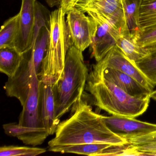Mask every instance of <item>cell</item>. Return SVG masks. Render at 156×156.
Instances as JSON below:
<instances>
[{
	"label": "cell",
	"instance_id": "cell-21",
	"mask_svg": "<svg viewBox=\"0 0 156 156\" xmlns=\"http://www.w3.org/2000/svg\"><path fill=\"white\" fill-rule=\"evenodd\" d=\"M142 0H122L128 29L136 35L141 29L139 24L140 11Z\"/></svg>",
	"mask_w": 156,
	"mask_h": 156
},
{
	"label": "cell",
	"instance_id": "cell-25",
	"mask_svg": "<svg viewBox=\"0 0 156 156\" xmlns=\"http://www.w3.org/2000/svg\"><path fill=\"white\" fill-rule=\"evenodd\" d=\"M45 149L35 147L4 146L0 148L1 156H36L46 152Z\"/></svg>",
	"mask_w": 156,
	"mask_h": 156
},
{
	"label": "cell",
	"instance_id": "cell-18",
	"mask_svg": "<svg viewBox=\"0 0 156 156\" xmlns=\"http://www.w3.org/2000/svg\"><path fill=\"white\" fill-rule=\"evenodd\" d=\"M50 37V27L44 26L40 30L30 49L31 58L35 73L39 76L44 57L47 52Z\"/></svg>",
	"mask_w": 156,
	"mask_h": 156
},
{
	"label": "cell",
	"instance_id": "cell-24",
	"mask_svg": "<svg viewBox=\"0 0 156 156\" xmlns=\"http://www.w3.org/2000/svg\"><path fill=\"white\" fill-rule=\"evenodd\" d=\"M141 30L156 25V0H142L140 11Z\"/></svg>",
	"mask_w": 156,
	"mask_h": 156
},
{
	"label": "cell",
	"instance_id": "cell-13",
	"mask_svg": "<svg viewBox=\"0 0 156 156\" xmlns=\"http://www.w3.org/2000/svg\"><path fill=\"white\" fill-rule=\"evenodd\" d=\"M92 70L134 97L146 98L150 97L152 92L130 76L117 69L99 67L94 65Z\"/></svg>",
	"mask_w": 156,
	"mask_h": 156
},
{
	"label": "cell",
	"instance_id": "cell-12",
	"mask_svg": "<svg viewBox=\"0 0 156 156\" xmlns=\"http://www.w3.org/2000/svg\"><path fill=\"white\" fill-rule=\"evenodd\" d=\"M37 0H22L19 12V29L14 47L23 54L30 50L32 45Z\"/></svg>",
	"mask_w": 156,
	"mask_h": 156
},
{
	"label": "cell",
	"instance_id": "cell-14",
	"mask_svg": "<svg viewBox=\"0 0 156 156\" xmlns=\"http://www.w3.org/2000/svg\"><path fill=\"white\" fill-rule=\"evenodd\" d=\"M102 117L109 129L123 138L144 135L156 130V124L137 120L135 118L115 115Z\"/></svg>",
	"mask_w": 156,
	"mask_h": 156
},
{
	"label": "cell",
	"instance_id": "cell-15",
	"mask_svg": "<svg viewBox=\"0 0 156 156\" xmlns=\"http://www.w3.org/2000/svg\"><path fill=\"white\" fill-rule=\"evenodd\" d=\"M41 119L49 136L55 133L59 123L55 119V101L53 84L41 82Z\"/></svg>",
	"mask_w": 156,
	"mask_h": 156
},
{
	"label": "cell",
	"instance_id": "cell-17",
	"mask_svg": "<svg viewBox=\"0 0 156 156\" xmlns=\"http://www.w3.org/2000/svg\"><path fill=\"white\" fill-rule=\"evenodd\" d=\"M116 45L134 63L143 58L147 53V49L138 44L135 35L131 34L129 30L120 34L117 40Z\"/></svg>",
	"mask_w": 156,
	"mask_h": 156
},
{
	"label": "cell",
	"instance_id": "cell-20",
	"mask_svg": "<svg viewBox=\"0 0 156 156\" xmlns=\"http://www.w3.org/2000/svg\"><path fill=\"white\" fill-rule=\"evenodd\" d=\"M111 145H112L105 143L65 145L50 147L49 151L62 153H75L90 156H98L102 151Z\"/></svg>",
	"mask_w": 156,
	"mask_h": 156
},
{
	"label": "cell",
	"instance_id": "cell-9",
	"mask_svg": "<svg viewBox=\"0 0 156 156\" xmlns=\"http://www.w3.org/2000/svg\"><path fill=\"white\" fill-rule=\"evenodd\" d=\"M76 8L85 13L93 12L109 21L120 34L128 30L122 0H87L79 2Z\"/></svg>",
	"mask_w": 156,
	"mask_h": 156
},
{
	"label": "cell",
	"instance_id": "cell-4",
	"mask_svg": "<svg viewBox=\"0 0 156 156\" xmlns=\"http://www.w3.org/2000/svg\"><path fill=\"white\" fill-rule=\"evenodd\" d=\"M72 45L65 15L59 7L51 13L48 49L38 76L41 82L52 84L57 82L62 73L67 52Z\"/></svg>",
	"mask_w": 156,
	"mask_h": 156
},
{
	"label": "cell",
	"instance_id": "cell-28",
	"mask_svg": "<svg viewBox=\"0 0 156 156\" xmlns=\"http://www.w3.org/2000/svg\"><path fill=\"white\" fill-rule=\"evenodd\" d=\"M61 1V0H46V3L51 8L60 5Z\"/></svg>",
	"mask_w": 156,
	"mask_h": 156
},
{
	"label": "cell",
	"instance_id": "cell-22",
	"mask_svg": "<svg viewBox=\"0 0 156 156\" xmlns=\"http://www.w3.org/2000/svg\"><path fill=\"white\" fill-rule=\"evenodd\" d=\"M19 13L4 22L0 30V48L15 47L19 29Z\"/></svg>",
	"mask_w": 156,
	"mask_h": 156
},
{
	"label": "cell",
	"instance_id": "cell-16",
	"mask_svg": "<svg viewBox=\"0 0 156 156\" xmlns=\"http://www.w3.org/2000/svg\"><path fill=\"white\" fill-rule=\"evenodd\" d=\"M3 128L7 135L17 137L24 144L34 147L42 144L49 136L48 132H42L25 127L18 123L4 124Z\"/></svg>",
	"mask_w": 156,
	"mask_h": 156
},
{
	"label": "cell",
	"instance_id": "cell-1",
	"mask_svg": "<svg viewBox=\"0 0 156 156\" xmlns=\"http://www.w3.org/2000/svg\"><path fill=\"white\" fill-rule=\"evenodd\" d=\"M74 114L59 123L55 136L50 140L49 147L76 144L105 143L122 145L126 139L113 133L92 108L81 100L73 108Z\"/></svg>",
	"mask_w": 156,
	"mask_h": 156
},
{
	"label": "cell",
	"instance_id": "cell-23",
	"mask_svg": "<svg viewBox=\"0 0 156 156\" xmlns=\"http://www.w3.org/2000/svg\"><path fill=\"white\" fill-rule=\"evenodd\" d=\"M147 49V54L135 63L155 86L156 85V45Z\"/></svg>",
	"mask_w": 156,
	"mask_h": 156
},
{
	"label": "cell",
	"instance_id": "cell-8",
	"mask_svg": "<svg viewBox=\"0 0 156 156\" xmlns=\"http://www.w3.org/2000/svg\"><path fill=\"white\" fill-rule=\"evenodd\" d=\"M96 23V29L91 46L92 55L97 62L103 59L116 45L117 40L120 33L114 25L98 13L87 12Z\"/></svg>",
	"mask_w": 156,
	"mask_h": 156
},
{
	"label": "cell",
	"instance_id": "cell-30",
	"mask_svg": "<svg viewBox=\"0 0 156 156\" xmlns=\"http://www.w3.org/2000/svg\"><path fill=\"white\" fill-rule=\"evenodd\" d=\"M86 1H87V0H80V1L79 2H83Z\"/></svg>",
	"mask_w": 156,
	"mask_h": 156
},
{
	"label": "cell",
	"instance_id": "cell-26",
	"mask_svg": "<svg viewBox=\"0 0 156 156\" xmlns=\"http://www.w3.org/2000/svg\"><path fill=\"white\" fill-rule=\"evenodd\" d=\"M138 44L145 49L156 45V25L142 29L135 35Z\"/></svg>",
	"mask_w": 156,
	"mask_h": 156
},
{
	"label": "cell",
	"instance_id": "cell-10",
	"mask_svg": "<svg viewBox=\"0 0 156 156\" xmlns=\"http://www.w3.org/2000/svg\"><path fill=\"white\" fill-rule=\"evenodd\" d=\"M40 84L41 81L35 71L30 92L23 106L18 124L25 127L42 132H48L44 127L41 119Z\"/></svg>",
	"mask_w": 156,
	"mask_h": 156
},
{
	"label": "cell",
	"instance_id": "cell-3",
	"mask_svg": "<svg viewBox=\"0 0 156 156\" xmlns=\"http://www.w3.org/2000/svg\"><path fill=\"white\" fill-rule=\"evenodd\" d=\"M87 83V89L94 97V105L112 115L136 118L148 107L150 97L141 98L131 96L92 69Z\"/></svg>",
	"mask_w": 156,
	"mask_h": 156
},
{
	"label": "cell",
	"instance_id": "cell-19",
	"mask_svg": "<svg viewBox=\"0 0 156 156\" xmlns=\"http://www.w3.org/2000/svg\"><path fill=\"white\" fill-rule=\"evenodd\" d=\"M23 54L15 47L0 48V72L11 77L15 73L23 59Z\"/></svg>",
	"mask_w": 156,
	"mask_h": 156
},
{
	"label": "cell",
	"instance_id": "cell-6",
	"mask_svg": "<svg viewBox=\"0 0 156 156\" xmlns=\"http://www.w3.org/2000/svg\"><path fill=\"white\" fill-rule=\"evenodd\" d=\"M23 54V59L18 70L13 76L8 77L4 86L7 95L18 99L22 106L29 95L35 71L30 50Z\"/></svg>",
	"mask_w": 156,
	"mask_h": 156
},
{
	"label": "cell",
	"instance_id": "cell-11",
	"mask_svg": "<svg viewBox=\"0 0 156 156\" xmlns=\"http://www.w3.org/2000/svg\"><path fill=\"white\" fill-rule=\"evenodd\" d=\"M95 65L98 67H109L119 70L136 79L151 92L155 87L137 67L135 63L129 60L116 45L103 59L97 62Z\"/></svg>",
	"mask_w": 156,
	"mask_h": 156
},
{
	"label": "cell",
	"instance_id": "cell-5",
	"mask_svg": "<svg viewBox=\"0 0 156 156\" xmlns=\"http://www.w3.org/2000/svg\"><path fill=\"white\" fill-rule=\"evenodd\" d=\"M66 23L72 45L82 52L91 46L96 23L90 16L75 7L67 13Z\"/></svg>",
	"mask_w": 156,
	"mask_h": 156
},
{
	"label": "cell",
	"instance_id": "cell-29",
	"mask_svg": "<svg viewBox=\"0 0 156 156\" xmlns=\"http://www.w3.org/2000/svg\"><path fill=\"white\" fill-rule=\"evenodd\" d=\"M150 97L151 98H152L154 100H156V90L151 92V94L150 95Z\"/></svg>",
	"mask_w": 156,
	"mask_h": 156
},
{
	"label": "cell",
	"instance_id": "cell-27",
	"mask_svg": "<svg viewBox=\"0 0 156 156\" xmlns=\"http://www.w3.org/2000/svg\"><path fill=\"white\" fill-rule=\"evenodd\" d=\"M80 0H61L60 8L65 15L76 7Z\"/></svg>",
	"mask_w": 156,
	"mask_h": 156
},
{
	"label": "cell",
	"instance_id": "cell-7",
	"mask_svg": "<svg viewBox=\"0 0 156 156\" xmlns=\"http://www.w3.org/2000/svg\"><path fill=\"white\" fill-rule=\"evenodd\" d=\"M122 145H112L99 156H156V130L148 134L124 138Z\"/></svg>",
	"mask_w": 156,
	"mask_h": 156
},
{
	"label": "cell",
	"instance_id": "cell-2",
	"mask_svg": "<svg viewBox=\"0 0 156 156\" xmlns=\"http://www.w3.org/2000/svg\"><path fill=\"white\" fill-rule=\"evenodd\" d=\"M88 69L82 51L72 45L69 48L61 76L53 84L55 119H60L82 100L87 82Z\"/></svg>",
	"mask_w": 156,
	"mask_h": 156
}]
</instances>
